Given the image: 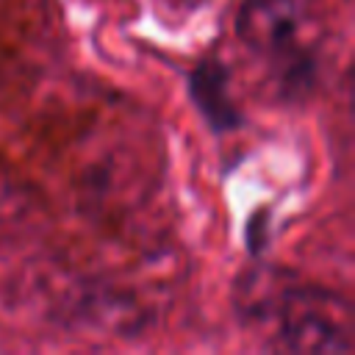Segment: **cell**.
<instances>
[{"label":"cell","instance_id":"6da1fadb","mask_svg":"<svg viewBox=\"0 0 355 355\" xmlns=\"http://www.w3.org/2000/svg\"><path fill=\"white\" fill-rule=\"evenodd\" d=\"M313 17L308 0H247L239 17L241 39L266 58L297 61L308 53Z\"/></svg>","mask_w":355,"mask_h":355}]
</instances>
